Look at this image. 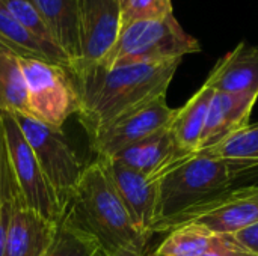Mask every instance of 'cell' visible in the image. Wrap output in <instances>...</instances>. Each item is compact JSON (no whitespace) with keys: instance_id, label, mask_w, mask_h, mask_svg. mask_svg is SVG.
Masks as SVG:
<instances>
[{"instance_id":"cell-1","label":"cell","mask_w":258,"mask_h":256,"mask_svg":"<svg viewBox=\"0 0 258 256\" xmlns=\"http://www.w3.org/2000/svg\"><path fill=\"white\" fill-rule=\"evenodd\" d=\"M181 59L104 68L100 63L71 72L79 97L77 116L89 140L121 118L166 95Z\"/></svg>"},{"instance_id":"cell-2","label":"cell","mask_w":258,"mask_h":256,"mask_svg":"<svg viewBox=\"0 0 258 256\" xmlns=\"http://www.w3.org/2000/svg\"><path fill=\"white\" fill-rule=\"evenodd\" d=\"M98 246V256H144L148 238L139 232L101 163L85 167L62 219Z\"/></svg>"},{"instance_id":"cell-3","label":"cell","mask_w":258,"mask_h":256,"mask_svg":"<svg viewBox=\"0 0 258 256\" xmlns=\"http://www.w3.org/2000/svg\"><path fill=\"white\" fill-rule=\"evenodd\" d=\"M258 169V161L190 155L159 180L153 234L174 217L236 189V181Z\"/></svg>"},{"instance_id":"cell-4","label":"cell","mask_w":258,"mask_h":256,"mask_svg":"<svg viewBox=\"0 0 258 256\" xmlns=\"http://www.w3.org/2000/svg\"><path fill=\"white\" fill-rule=\"evenodd\" d=\"M201 51L198 39L178 24L174 15L160 20L135 21L119 29L118 38L100 62L104 68L135 63H157L183 59Z\"/></svg>"},{"instance_id":"cell-5","label":"cell","mask_w":258,"mask_h":256,"mask_svg":"<svg viewBox=\"0 0 258 256\" xmlns=\"http://www.w3.org/2000/svg\"><path fill=\"white\" fill-rule=\"evenodd\" d=\"M35 158L53 187L62 208L68 205L85 167L71 149L62 128L47 125L26 115H14Z\"/></svg>"},{"instance_id":"cell-6","label":"cell","mask_w":258,"mask_h":256,"mask_svg":"<svg viewBox=\"0 0 258 256\" xmlns=\"http://www.w3.org/2000/svg\"><path fill=\"white\" fill-rule=\"evenodd\" d=\"M20 65L27 84L30 118L62 128L63 122L79 110L70 69L36 57H20Z\"/></svg>"},{"instance_id":"cell-7","label":"cell","mask_w":258,"mask_h":256,"mask_svg":"<svg viewBox=\"0 0 258 256\" xmlns=\"http://www.w3.org/2000/svg\"><path fill=\"white\" fill-rule=\"evenodd\" d=\"M6 155L15 186L27 208L51 223H59L62 208L57 196L35 158L14 115L0 112Z\"/></svg>"},{"instance_id":"cell-8","label":"cell","mask_w":258,"mask_h":256,"mask_svg":"<svg viewBox=\"0 0 258 256\" xmlns=\"http://www.w3.org/2000/svg\"><path fill=\"white\" fill-rule=\"evenodd\" d=\"M258 223V186L233 189L165 223L159 234L198 225L216 235H234Z\"/></svg>"},{"instance_id":"cell-9","label":"cell","mask_w":258,"mask_h":256,"mask_svg":"<svg viewBox=\"0 0 258 256\" xmlns=\"http://www.w3.org/2000/svg\"><path fill=\"white\" fill-rule=\"evenodd\" d=\"M79 35L80 59L70 71L100 63L113 47L119 33V0H73Z\"/></svg>"},{"instance_id":"cell-10","label":"cell","mask_w":258,"mask_h":256,"mask_svg":"<svg viewBox=\"0 0 258 256\" xmlns=\"http://www.w3.org/2000/svg\"><path fill=\"white\" fill-rule=\"evenodd\" d=\"M174 115L175 109H171L166 103V95H162L92 137L91 149L97 157L109 158L121 149L168 128Z\"/></svg>"},{"instance_id":"cell-11","label":"cell","mask_w":258,"mask_h":256,"mask_svg":"<svg viewBox=\"0 0 258 256\" xmlns=\"http://www.w3.org/2000/svg\"><path fill=\"white\" fill-rule=\"evenodd\" d=\"M97 160L101 163L132 222L150 240L154 235L159 181L148 178L118 160L106 157H97Z\"/></svg>"},{"instance_id":"cell-12","label":"cell","mask_w":258,"mask_h":256,"mask_svg":"<svg viewBox=\"0 0 258 256\" xmlns=\"http://www.w3.org/2000/svg\"><path fill=\"white\" fill-rule=\"evenodd\" d=\"M257 100V94H230L215 91L197 152L213 148L246 128Z\"/></svg>"},{"instance_id":"cell-13","label":"cell","mask_w":258,"mask_h":256,"mask_svg":"<svg viewBox=\"0 0 258 256\" xmlns=\"http://www.w3.org/2000/svg\"><path fill=\"white\" fill-rule=\"evenodd\" d=\"M177 145L169 127L160 130L109 157L122 164L147 175L153 180H160L180 161L187 158Z\"/></svg>"},{"instance_id":"cell-14","label":"cell","mask_w":258,"mask_h":256,"mask_svg":"<svg viewBox=\"0 0 258 256\" xmlns=\"http://www.w3.org/2000/svg\"><path fill=\"white\" fill-rule=\"evenodd\" d=\"M12 199L14 210L3 256H42L53 240L57 223H51L27 208L15 181Z\"/></svg>"},{"instance_id":"cell-15","label":"cell","mask_w":258,"mask_h":256,"mask_svg":"<svg viewBox=\"0 0 258 256\" xmlns=\"http://www.w3.org/2000/svg\"><path fill=\"white\" fill-rule=\"evenodd\" d=\"M206 84L216 92L258 95V45L240 42L218 60Z\"/></svg>"},{"instance_id":"cell-16","label":"cell","mask_w":258,"mask_h":256,"mask_svg":"<svg viewBox=\"0 0 258 256\" xmlns=\"http://www.w3.org/2000/svg\"><path fill=\"white\" fill-rule=\"evenodd\" d=\"M213 94L215 91L204 83L183 107L175 110L169 130L178 148L186 155H194L198 151Z\"/></svg>"},{"instance_id":"cell-17","label":"cell","mask_w":258,"mask_h":256,"mask_svg":"<svg viewBox=\"0 0 258 256\" xmlns=\"http://www.w3.org/2000/svg\"><path fill=\"white\" fill-rule=\"evenodd\" d=\"M0 38L20 56L44 59L57 65L71 68L68 56L56 45L47 44L36 38L29 29H26L0 2Z\"/></svg>"},{"instance_id":"cell-18","label":"cell","mask_w":258,"mask_h":256,"mask_svg":"<svg viewBox=\"0 0 258 256\" xmlns=\"http://www.w3.org/2000/svg\"><path fill=\"white\" fill-rule=\"evenodd\" d=\"M35 2L51 33L54 44L68 56L73 66L80 59V35L73 0Z\"/></svg>"},{"instance_id":"cell-19","label":"cell","mask_w":258,"mask_h":256,"mask_svg":"<svg viewBox=\"0 0 258 256\" xmlns=\"http://www.w3.org/2000/svg\"><path fill=\"white\" fill-rule=\"evenodd\" d=\"M0 112L30 116L27 84L15 53H0Z\"/></svg>"},{"instance_id":"cell-20","label":"cell","mask_w":258,"mask_h":256,"mask_svg":"<svg viewBox=\"0 0 258 256\" xmlns=\"http://www.w3.org/2000/svg\"><path fill=\"white\" fill-rule=\"evenodd\" d=\"M221 235L212 234L210 231L198 225H184L171 232L157 247V256H203L213 249Z\"/></svg>"},{"instance_id":"cell-21","label":"cell","mask_w":258,"mask_h":256,"mask_svg":"<svg viewBox=\"0 0 258 256\" xmlns=\"http://www.w3.org/2000/svg\"><path fill=\"white\" fill-rule=\"evenodd\" d=\"M197 155L212 158H231V160H251L258 161V122L249 124L242 131L236 133L225 142L200 151Z\"/></svg>"},{"instance_id":"cell-22","label":"cell","mask_w":258,"mask_h":256,"mask_svg":"<svg viewBox=\"0 0 258 256\" xmlns=\"http://www.w3.org/2000/svg\"><path fill=\"white\" fill-rule=\"evenodd\" d=\"M42 256H98V246L85 234L59 222Z\"/></svg>"},{"instance_id":"cell-23","label":"cell","mask_w":258,"mask_h":256,"mask_svg":"<svg viewBox=\"0 0 258 256\" xmlns=\"http://www.w3.org/2000/svg\"><path fill=\"white\" fill-rule=\"evenodd\" d=\"M169 15H174L171 0H122L119 29L135 21L160 20Z\"/></svg>"},{"instance_id":"cell-24","label":"cell","mask_w":258,"mask_h":256,"mask_svg":"<svg viewBox=\"0 0 258 256\" xmlns=\"http://www.w3.org/2000/svg\"><path fill=\"white\" fill-rule=\"evenodd\" d=\"M0 2L36 38H39L41 41H44L47 44L56 45L35 0H0Z\"/></svg>"},{"instance_id":"cell-25","label":"cell","mask_w":258,"mask_h":256,"mask_svg":"<svg viewBox=\"0 0 258 256\" xmlns=\"http://www.w3.org/2000/svg\"><path fill=\"white\" fill-rule=\"evenodd\" d=\"M12 189H14V177H12V170H11L2 202H0V256H3V252H5V244H6L8 231H9L11 217H12V210H14Z\"/></svg>"},{"instance_id":"cell-26","label":"cell","mask_w":258,"mask_h":256,"mask_svg":"<svg viewBox=\"0 0 258 256\" xmlns=\"http://www.w3.org/2000/svg\"><path fill=\"white\" fill-rule=\"evenodd\" d=\"M203 256H258L243 244H240L234 235H221L218 244Z\"/></svg>"},{"instance_id":"cell-27","label":"cell","mask_w":258,"mask_h":256,"mask_svg":"<svg viewBox=\"0 0 258 256\" xmlns=\"http://www.w3.org/2000/svg\"><path fill=\"white\" fill-rule=\"evenodd\" d=\"M11 175V167H9V161H8V155H6V146H5V139H3V131H2V124H0V202L8 184Z\"/></svg>"},{"instance_id":"cell-28","label":"cell","mask_w":258,"mask_h":256,"mask_svg":"<svg viewBox=\"0 0 258 256\" xmlns=\"http://www.w3.org/2000/svg\"><path fill=\"white\" fill-rule=\"evenodd\" d=\"M234 237L240 244H243L245 247H248L249 250L258 255V223L234 234Z\"/></svg>"},{"instance_id":"cell-29","label":"cell","mask_w":258,"mask_h":256,"mask_svg":"<svg viewBox=\"0 0 258 256\" xmlns=\"http://www.w3.org/2000/svg\"><path fill=\"white\" fill-rule=\"evenodd\" d=\"M0 53H15V51H14V50L0 38ZM15 54H17V53H15ZM17 56H18V54H17Z\"/></svg>"},{"instance_id":"cell-30","label":"cell","mask_w":258,"mask_h":256,"mask_svg":"<svg viewBox=\"0 0 258 256\" xmlns=\"http://www.w3.org/2000/svg\"><path fill=\"white\" fill-rule=\"evenodd\" d=\"M121 2H122V0H119V3H121Z\"/></svg>"},{"instance_id":"cell-31","label":"cell","mask_w":258,"mask_h":256,"mask_svg":"<svg viewBox=\"0 0 258 256\" xmlns=\"http://www.w3.org/2000/svg\"><path fill=\"white\" fill-rule=\"evenodd\" d=\"M153 256H157V255H153Z\"/></svg>"}]
</instances>
